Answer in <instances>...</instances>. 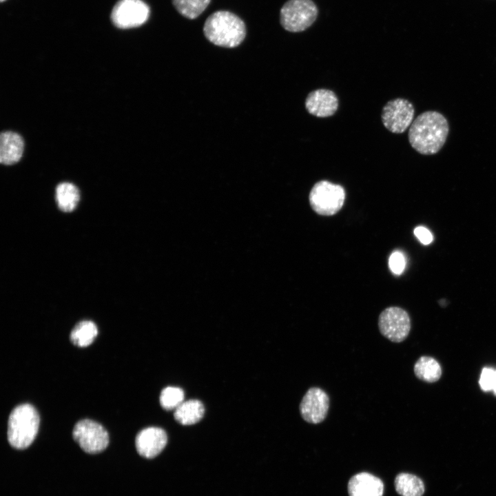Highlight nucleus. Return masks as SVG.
<instances>
[{
	"label": "nucleus",
	"instance_id": "1",
	"mask_svg": "<svg viewBox=\"0 0 496 496\" xmlns=\"http://www.w3.org/2000/svg\"><path fill=\"white\" fill-rule=\"evenodd\" d=\"M448 132V121L441 113L426 111L413 121L409 130V141L417 152L435 154L444 145Z\"/></svg>",
	"mask_w": 496,
	"mask_h": 496
},
{
	"label": "nucleus",
	"instance_id": "2",
	"mask_svg": "<svg viewBox=\"0 0 496 496\" xmlns=\"http://www.w3.org/2000/svg\"><path fill=\"white\" fill-rule=\"evenodd\" d=\"M203 32L214 45L231 48L242 42L246 35V27L242 20L235 14L219 10L206 19Z\"/></svg>",
	"mask_w": 496,
	"mask_h": 496
},
{
	"label": "nucleus",
	"instance_id": "3",
	"mask_svg": "<svg viewBox=\"0 0 496 496\" xmlns=\"http://www.w3.org/2000/svg\"><path fill=\"white\" fill-rule=\"evenodd\" d=\"M39 415L29 404L16 406L10 413L8 423V440L17 449L28 447L35 439L39 427Z\"/></svg>",
	"mask_w": 496,
	"mask_h": 496
},
{
	"label": "nucleus",
	"instance_id": "4",
	"mask_svg": "<svg viewBox=\"0 0 496 496\" xmlns=\"http://www.w3.org/2000/svg\"><path fill=\"white\" fill-rule=\"evenodd\" d=\"M318 10L312 0H289L282 7L280 20L285 30L300 32L316 21Z\"/></svg>",
	"mask_w": 496,
	"mask_h": 496
},
{
	"label": "nucleus",
	"instance_id": "5",
	"mask_svg": "<svg viewBox=\"0 0 496 496\" xmlns=\"http://www.w3.org/2000/svg\"><path fill=\"white\" fill-rule=\"evenodd\" d=\"M309 200L315 212L322 216H332L338 212L343 206L345 190L340 185L320 180L313 186Z\"/></svg>",
	"mask_w": 496,
	"mask_h": 496
},
{
	"label": "nucleus",
	"instance_id": "6",
	"mask_svg": "<svg viewBox=\"0 0 496 496\" xmlns=\"http://www.w3.org/2000/svg\"><path fill=\"white\" fill-rule=\"evenodd\" d=\"M72 435L74 440L87 453H100L109 444V435L105 428L88 419L78 422L74 427Z\"/></svg>",
	"mask_w": 496,
	"mask_h": 496
},
{
	"label": "nucleus",
	"instance_id": "7",
	"mask_svg": "<svg viewBox=\"0 0 496 496\" xmlns=\"http://www.w3.org/2000/svg\"><path fill=\"white\" fill-rule=\"evenodd\" d=\"M378 327L384 337L393 342H401L409 334L411 319L404 309L397 307H387L379 316Z\"/></svg>",
	"mask_w": 496,
	"mask_h": 496
},
{
	"label": "nucleus",
	"instance_id": "8",
	"mask_svg": "<svg viewBox=\"0 0 496 496\" xmlns=\"http://www.w3.org/2000/svg\"><path fill=\"white\" fill-rule=\"evenodd\" d=\"M414 107L408 100L397 98L389 101L383 107L381 118L390 132L400 134L410 127L413 121Z\"/></svg>",
	"mask_w": 496,
	"mask_h": 496
},
{
	"label": "nucleus",
	"instance_id": "9",
	"mask_svg": "<svg viewBox=\"0 0 496 496\" xmlns=\"http://www.w3.org/2000/svg\"><path fill=\"white\" fill-rule=\"evenodd\" d=\"M149 16V6L141 0H120L112 9L111 19L119 28L142 25Z\"/></svg>",
	"mask_w": 496,
	"mask_h": 496
},
{
	"label": "nucleus",
	"instance_id": "10",
	"mask_svg": "<svg viewBox=\"0 0 496 496\" xmlns=\"http://www.w3.org/2000/svg\"><path fill=\"white\" fill-rule=\"evenodd\" d=\"M329 408L327 393L319 387H311L303 396L300 406L302 419L310 424H319L324 420Z\"/></svg>",
	"mask_w": 496,
	"mask_h": 496
},
{
	"label": "nucleus",
	"instance_id": "11",
	"mask_svg": "<svg viewBox=\"0 0 496 496\" xmlns=\"http://www.w3.org/2000/svg\"><path fill=\"white\" fill-rule=\"evenodd\" d=\"M338 107V99L332 90L318 89L309 92L305 99V108L315 116L325 118L332 116Z\"/></svg>",
	"mask_w": 496,
	"mask_h": 496
},
{
	"label": "nucleus",
	"instance_id": "12",
	"mask_svg": "<svg viewBox=\"0 0 496 496\" xmlns=\"http://www.w3.org/2000/svg\"><path fill=\"white\" fill-rule=\"evenodd\" d=\"M167 442L165 431L158 427H148L141 431L136 435L135 444L137 452L146 458L158 455Z\"/></svg>",
	"mask_w": 496,
	"mask_h": 496
},
{
	"label": "nucleus",
	"instance_id": "13",
	"mask_svg": "<svg viewBox=\"0 0 496 496\" xmlns=\"http://www.w3.org/2000/svg\"><path fill=\"white\" fill-rule=\"evenodd\" d=\"M348 492L349 496H382L384 484L380 478L362 472L350 479Z\"/></svg>",
	"mask_w": 496,
	"mask_h": 496
},
{
	"label": "nucleus",
	"instance_id": "14",
	"mask_svg": "<svg viewBox=\"0 0 496 496\" xmlns=\"http://www.w3.org/2000/svg\"><path fill=\"white\" fill-rule=\"evenodd\" d=\"M23 141L21 136L13 132H2L0 136V162L12 165L21 158Z\"/></svg>",
	"mask_w": 496,
	"mask_h": 496
},
{
	"label": "nucleus",
	"instance_id": "15",
	"mask_svg": "<svg viewBox=\"0 0 496 496\" xmlns=\"http://www.w3.org/2000/svg\"><path fill=\"white\" fill-rule=\"evenodd\" d=\"M205 408L198 400L183 402L174 411L175 420L181 424L191 425L199 422L203 417Z\"/></svg>",
	"mask_w": 496,
	"mask_h": 496
},
{
	"label": "nucleus",
	"instance_id": "16",
	"mask_svg": "<svg viewBox=\"0 0 496 496\" xmlns=\"http://www.w3.org/2000/svg\"><path fill=\"white\" fill-rule=\"evenodd\" d=\"M415 376L426 382H437L442 375V367L440 363L430 356H421L416 361L413 368Z\"/></svg>",
	"mask_w": 496,
	"mask_h": 496
},
{
	"label": "nucleus",
	"instance_id": "17",
	"mask_svg": "<svg viewBox=\"0 0 496 496\" xmlns=\"http://www.w3.org/2000/svg\"><path fill=\"white\" fill-rule=\"evenodd\" d=\"M395 488L402 496H422L424 484L422 479L413 474L402 473L395 479Z\"/></svg>",
	"mask_w": 496,
	"mask_h": 496
},
{
	"label": "nucleus",
	"instance_id": "18",
	"mask_svg": "<svg viewBox=\"0 0 496 496\" xmlns=\"http://www.w3.org/2000/svg\"><path fill=\"white\" fill-rule=\"evenodd\" d=\"M56 200L61 211H72L76 208L79 200V189L70 183H60L56 189Z\"/></svg>",
	"mask_w": 496,
	"mask_h": 496
},
{
	"label": "nucleus",
	"instance_id": "19",
	"mask_svg": "<svg viewBox=\"0 0 496 496\" xmlns=\"http://www.w3.org/2000/svg\"><path fill=\"white\" fill-rule=\"evenodd\" d=\"M98 334L96 324L90 320L79 322L70 333L72 342L80 347L89 346L92 343Z\"/></svg>",
	"mask_w": 496,
	"mask_h": 496
},
{
	"label": "nucleus",
	"instance_id": "20",
	"mask_svg": "<svg viewBox=\"0 0 496 496\" xmlns=\"http://www.w3.org/2000/svg\"><path fill=\"white\" fill-rule=\"evenodd\" d=\"M211 0H172L176 10L183 17L194 19L207 8Z\"/></svg>",
	"mask_w": 496,
	"mask_h": 496
},
{
	"label": "nucleus",
	"instance_id": "21",
	"mask_svg": "<svg viewBox=\"0 0 496 496\" xmlns=\"http://www.w3.org/2000/svg\"><path fill=\"white\" fill-rule=\"evenodd\" d=\"M184 391L179 387L167 386L160 395V404L165 410L176 409L184 401Z\"/></svg>",
	"mask_w": 496,
	"mask_h": 496
},
{
	"label": "nucleus",
	"instance_id": "22",
	"mask_svg": "<svg viewBox=\"0 0 496 496\" xmlns=\"http://www.w3.org/2000/svg\"><path fill=\"white\" fill-rule=\"evenodd\" d=\"M479 384L483 391H492L496 395V370L490 367H484L480 374Z\"/></svg>",
	"mask_w": 496,
	"mask_h": 496
},
{
	"label": "nucleus",
	"instance_id": "23",
	"mask_svg": "<svg viewBox=\"0 0 496 496\" xmlns=\"http://www.w3.org/2000/svg\"><path fill=\"white\" fill-rule=\"evenodd\" d=\"M406 265V260L403 254L400 251H395L393 252L389 259V266L391 271L396 274H401Z\"/></svg>",
	"mask_w": 496,
	"mask_h": 496
},
{
	"label": "nucleus",
	"instance_id": "24",
	"mask_svg": "<svg viewBox=\"0 0 496 496\" xmlns=\"http://www.w3.org/2000/svg\"><path fill=\"white\" fill-rule=\"evenodd\" d=\"M414 234L424 245H428L433 240V236L426 227L420 226L414 229Z\"/></svg>",
	"mask_w": 496,
	"mask_h": 496
},
{
	"label": "nucleus",
	"instance_id": "25",
	"mask_svg": "<svg viewBox=\"0 0 496 496\" xmlns=\"http://www.w3.org/2000/svg\"><path fill=\"white\" fill-rule=\"evenodd\" d=\"M1 1H3L4 0H1Z\"/></svg>",
	"mask_w": 496,
	"mask_h": 496
}]
</instances>
